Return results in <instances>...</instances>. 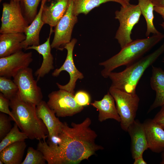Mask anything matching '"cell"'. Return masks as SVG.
Here are the masks:
<instances>
[{"mask_svg": "<svg viewBox=\"0 0 164 164\" xmlns=\"http://www.w3.org/2000/svg\"><path fill=\"white\" fill-rule=\"evenodd\" d=\"M91 119L82 122H72L69 127L63 122L59 135L61 142L58 146H49L45 141L39 140L37 149L43 154L48 164H78L88 160L104 148L95 143L96 132L90 127Z\"/></svg>", "mask_w": 164, "mask_h": 164, "instance_id": "1", "label": "cell"}, {"mask_svg": "<svg viewBox=\"0 0 164 164\" xmlns=\"http://www.w3.org/2000/svg\"><path fill=\"white\" fill-rule=\"evenodd\" d=\"M164 38V34H153L146 38L137 39L133 41L117 54L104 61L99 63L104 67L101 75L108 77L109 73L121 66H127L138 60L147 52Z\"/></svg>", "mask_w": 164, "mask_h": 164, "instance_id": "2", "label": "cell"}, {"mask_svg": "<svg viewBox=\"0 0 164 164\" xmlns=\"http://www.w3.org/2000/svg\"><path fill=\"white\" fill-rule=\"evenodd\" d=\"M164 53V42L151 53L126 66L123 71L111 72L108 75L111 81L110 87L131 94H136L138 82L146 70Z\"/></svg>", "mask_w": 164, "mask_h": 164, "instance_id": "3", "label": "cell"}, {"mask_svg": "<svg viewBox=\"0 0 164 164\" xmlns=\"http://www.w3.org/2000/svg\"><path fill=\"white\" fill-rule=\"evenodd\" d=\"M9 105L16 123L29 138L45 141L48 131L37 115L36 105L22 101L17 94L10 100Z\"/></svg>", "mask_w": 164, "mask_h": 164, "instance_id": "4", "label": "cell"}, {"mask_svg": "<svg viewBox=\"0 0 164 164\" xmlns=\"http://www.w3.org/2000/svg\"><path fill=\"white\" fill-rule=\"evenodd\" d=\"M138 5L130 3L121 6L119 10L115 12V18L119 22V26L116 33L117 40L121 49L133 41L131 37L132 31L137 24L141 15Z\"/></svg>", "mask_w": 164, "mask_h": 164, "instance_id": "5", "label": "cell"}, {"mask_svg": "<svg viewBox=\"0 0 164 164\" xmlns=\"http://www.w3.org/2000/svg\"><path fill=\"white\" fill-rule=\"evenodd\" d=\"M109 92L114 99L121 118V127L127 132L129 125L135 119L140 98L136 94L128 93L111 87Z\"/></svg>", "mask_w": 164, "mask_h": 164, "instance_id": "6", "label": "cell"}, {"mask_svg": "<svg viewBox=\"0 0 164 164\" xmlns=\"http://www.w3.org/2000/svg\"><path fill=\"white\" fill-rule=\"evenodd\" d=\"M13 79L18 88L17 94L22 101L36 106L42 100L41 89L34 78L32 68L28 67L20 70Z\"/></svg>", "mask_w": 164, "mask_h": 164, "instance_id": "7", "label": "cell"}, {"mask_svg": "<svg viewBox=\"0 0 164 164\" xmlns=\"http://www.w3.org/2000/svg\"><path fill=\"white\" fill-rule=\"evenodd\" d=\"M2 5L0 34L24 33L29 24L23 14L20 2L11 0Z\"/></svg>", "mask_w": 164, "mask_h": 164, "instance_id": "8", "label": "cell"}, {"mask_svg": "<svg viewBox=\"0 0 164 164\" xmlns=\"http://www.w3.org/2000/svg\"><path fill=\"white\" fill-rule=\"evenodd\" d=\"M74 95V94L67 91L59 89L48 94L47 103L58 117L72 116L80 113L84 109V107L76 102Z\"/></svg>", "mask_w": 164, "mask_h": 164, "instance_id": "9", "label": "cell"}, {"mask_svg": "<svg viewBox=\"0 0 164 164\" xmlns=\"http://www.w3.org/2000/svg\"><path fill=\"white\" fill-rule=\"evenodd\" d=\"M73 0H70L66 12L54 27L51 48L62 51L71 41L73 28L78 21L77 16L73 13Z\"/></svg>", "mask_w": 164, "mask_h": 164, "instance_id": "10", "label": "cell"}, {"mask_svg": "<svg viewBox=\"0 0 164 164\" xmlns=\"http://www.w3.org/2000/svg\"><path fill=\"white\" fill-rule=\"evenodd\" d=\"M77 42L75 38L72 39L70 42L64 47L67 51L65 60L62 65L59 68L55 69L52 73V76L56 77L58 76L63 71H66L70 75V80L66 84L62 85L58 83L56 84L59 89H63L74 94V89L76 82L78 80L84 78L83 74L76 67L73 59V51L75 45Z\"/></svg>", "mask_w": 164, "mask_h": 164, "instance_id": "11", "label": "cell"}, {"mask_svg": "<svg viewBox=\"0 0 164 164\" xmlns=\"http://www.w3.org/2000/svg\"><path fill=\"white\" fill-rule=\"evenodd\" d=\"M33 61L32 52L22 50L0 58V76L13 77L20 70L29 67Z\"/></svg>", "mask_w": 164, "mask_h": 164, "instance_id": "12", "label": "cell"}, {"mask_svg": "<svg viewBox=\"0 0 164 164\" xmlns=\"http://www.w3.org/2000/svg\"><path fill=\"white\" fill-rule=\"evenodd\" d=\"M131 139V152L133 159L143 156L148 149L145 132L143 123L135 119L129 125L127 130Z\"/></svg>", "mask_w": 164, "mask_h": 164, "instance_id": "13", "label": "cell"}, {"mask_svg": "<svg viewBox=\"0 0 164 164\" xmlns=\"http://www.w3.org/2000/svg\"><path fill=\"white\" fill-rule=\"evenodd\" d=\"M70 0H45L42 9V19L44 24L55 27L64 15Z\"/></svg>", "mask_w": 164, "mask_h": 164, "instance_id": "14", "label": "cell"}, {"mask_svg": "<svg viewBox=\"0 0 164 164\" xmlns=\"http://www.w3.org/2000/svg\"><path fill=\"white\" fill-rule=\"evenodd\" d=\"M143 123L148 149L156 153L164 152V129L153 119H146Z\"/></svg>", "mask_w": 164, "mask_h": 164, "instance_id": "15", "label": "cell"}, {"mask_svg": "<svg viewBox=\"0 0 164 164\" xmlns=\"http://www.w3.org/2000/svg\"><path fill=\"white\" fill-rule=\"evenodd\" d=\"M53 32V28L50 27L49 36L46 42L38 46H29L25 50H35L43 56V60L41 66L34 73L35 75L37 77V81L54 68L53 57L51 53V48L50 43L51 36Z\"/></svg>", "mask_w": 164, "mask_h": 164, "instance_id": "16", "label": "cell"}, {"mask_svg": "<svg viewBox=\"0 0 164 164\" xmlns=\"http://www.w3.org/2000/svg\"><path fill=\"white\" fill-rule=\"evenodd\" d=\"M38 118L42 120L48 131V137L58 135L61 132L63 123L56 117L55 113L43 100L36 106Z\"/></svg>", "mask_w": 164, "mask_h": 164, "instance_id": "17", "label": "cell"}, {"mask_svg": "<svg viewBox=\"0 0 164 164\" xmlns=\"http://www.w3.org/2000/svg\"><path fill=\"white\" fill-rule=\"evenodd\" d=\"M115 100L108 91L102 99L99 101L95 100L91 104L99 112L98 120L102 122L108 119H113L120 122L121 118L118 112Z\"/></svg>", "mask_w": 164, "mask_h": 164, "instance_id": "18", "label": "cell"}, {"mask_svg": "<svg viewBox=\"0 0 164 164\" xmlns=\"http://www.w3.org/2000/svg\"><path fill=\"white\" fill-rule=\"evenodd\" d=\"M26 38L23 33H10L0 35V58L9 56L22 50L21 44Z\"/></svg>", "mask_w": 164, "mask_h": 164, "instance_id": "19", "label": "cell"}, {"mask_svg": "<svg viewBox=\"0 0 164 164\" xmlns=\"http://www.w3.org/2000/svg\"><path fill=\"white\" fill-rule=\"evenodd\" d=\"M44 1L41 0L40 7L37 15L25 30L24 33L26 38L21 44L22 49L25 50L29 46L39 45V33L44 24L42 19V9Z\"/></svg>", "mask_w": 164, "mask_h": 164, "instance_id": "20", "label": "cell"}, {"mask_svg": "<svg viewBox=\"0 0 164 164\" xmlns=\"http://www.w3.org/2000/svg\"><path fill=\"white\" fill-rule=\"evenodd\" d=\"M150 84L152 89L155 92L156 96L148 112L164 104V70L162 68L152 66Z\"/></svg>", "mask_w": 164, "mask_h": 164, "instance_id": "21", "label": "cell"}, {"mask_svg": "<svg viewBox=\"0 0 164 164\" xmlns=\"http://www.w3.org/2000/svg\"><path fill=\"white\" fill-rule=\"evenodd\" d=\"M26 147L25 141L10 144L0 152V160L5 164H21Z\"/></svg>", "mask_w": 164, "mask_h": 164, "instance_id": "22", "label": "cell"}, {"mask_svg": "<svg viewBox=\"0 0 164 164\" xmlns=\"http://www.w3.org/2000/svg\"><path fill=\"white\" fill-rule=\"evenodd\" d=\"M138 5L141 14L144 16L147 25L145 36H149L151 34H159L161 33L155 28L154 24L153 12L155 5L152 0H138Z\"/></svg>", "mask_w": 164, "mask_h": 164, "instance_id": "23", "label": "cell"}, {"mask_svg": "<svg viewBox=\"0 0 164 164\" xmlns=\"http://www.w3.org/2000/svg\"><path fill=\"white\" fill-rule=\"evenodd\" d=\"M74 14L78 16L80 14L87 15L94 8L108 2H114L125 6L128 4L122 0H73Z\"/></svg>", "mask_w": 164, "mask_h": 164, "instance_id": "24", "label": "cell"}, {"mask_svg": "<svg viewBox=\"0 0 164 164\" xmlns=\"http://www.w3.org/2000/svg\"><path fill=\"white\" fill-rule=\"evenodd\" d=\"M18 125L15 123L9 132L1 141L0 152L6 146L15 142L25 140L28 138L26 135L20 132Z\"/></svg>", "mask_w": 164, "mask_h": 164, "instance_id": "25", "label": "cell"}, {"mask_svg": "<svg viewBox=\"0 0 164 164\" xmlns=\"http://www.w3.org/2000/svg\"><path fill=\"white\" fill-rule=\"evenodd\" d=\"M41 0H21L20 2L23 14L29 24L37 15V8Z\"/></svg>", "mask_w": 164, "mask_h": 164, "instance_id": "26", "label": "cell"}, {"mask_svg": "<svg viewBox=\"0 0 164 164\" xmlns=\"http://www.w3.org/2000/svg\"><path fill=\"white\" fill-rule=\"evenodd\" d=\"M0 91L5 97L10 100L17 94L18 88L13 80L5 77L0 76Z\"/></svg>", "mask_w": 164, "mask_h": 164, "instance_id": "27", "label": "cell"}, {"mask_svg": "<svg viewBox=\"0 0 164 164\" xmlns=\"http://www.w3.org/2000/svg\"><path fill=\"white\" fill-rule=\"evenodd\" d=\"M46 161L42 152L29 147L27 149L26 156L21 164H45Z\"/></svg>", "mask_w": 164, "mask_h": 164, "instance_id": "28", "label": "cell"}, {"mask_svg": "<svg viewBox=\"0 0 164 164\" xmlns=\"http://www.w3.org/2000/svg\"><path fill=\"white\" fill-rule=\"evenodd\" d=\"M10 118L5 114L0 113V140L1 141L12 129Z\"/></svg>", "mask_w": 164, "mask_h": 164, "instance_id": "29", "label": "cell"}, {"mask_svg": "<svg viewBox=\"0 0 164 164\" xmlns=\"http://www.w3.org/2000/svg\"><path fill=\"white\" fill-rule=\"evenodd\" d=\"M74 98L78 104L83 107L90 104V96L87 92L84 91L77 92L74 95Z\"/></svg>", "mask_w": 164, "mask_h": 164, "instance_id": "30", "label": "cell"}, {"mask_svg": "<svg viewBox=\"0 0 164 164\" xmlns=\"http://www.w3.org/2000/svg\"><path fill=\"white\" fill-rule=\"evenodd\" d=\"M10 100L5 97L3 94L0 93V111L9 115L11 120L16 123V121L12 111L9 108L10 106Z\"/></svg>", "mask_w": 164, "mask_h": 164, "instance_id": "31", "label": "cell"}, {"mask_svg": "<svg viewBox=\"0 0 164 164\" xmlns=\"http://www.w3.org/2000/svg\"><path fill=\"white\" fill-rule=\"evenodd\" d=\"M153 119V120L164 129V104Z\"/></svg>", "mask_w": 164, "mask_h": 164, "instance_id": "32", "label": "cell"}, {"mask_svg": "<svg viewBox=\"0 0 164 164\" xmlns=\"http://www.w3.org/2000/svg\"><path fill=\"white\" fill-rule=\"evenodd\" d=\"M154 11L160 15L164 20V7L155 6Z\"/></svg>", "mask_w": 164, "mask_h": 164, "instance_id": "33", "label": "cell"}, {"mask_svg": "<svg viewBox=\"0 0 164 164\" xmlns=\"http://www.w3.org/2000/svg\"><path fill=\"white\" fill-rule=\"evenodd\" d=\"M134 164H147V162L143 159V156H140L134 159Z\"/></svg>", "mask_w": 164, "mask_h": 164, "instance_id": "34", "label": "cell"}, {"mask_svg": "<svg viewBox=\"0 0 164 164\" xmlns=\"http://www.w3.org/2000/svg\"><path fill=\"white\" fill-rule=\"evenodd\" d=\"M155 6L164 7V0H152Z\"/></svg>", "mask_w": 164, "mask_h": 164, "instance_id": "35", "label": "cell"}, {"mask_svg": "<svg viewBox=\"0 0 164 164\" xmlns=\"http://www.w3.org/2000/svg\"><path fill=\"white\" fill-rule=\"evenodd\" d=\"M160 163L161 164H164V152H162V160Z\"/></svg>", "mask_w": 164, "mask_h": 164, "instance_id": "36", "label": "cell"}, {"mask_svg": "<svg viewBox=\"0 0 164 164\" xmlns=\"http://www.w3.org/2000/svg\"><path fill=\"white\" fill-rule=\"evenodd\" d=\"M160 25L164 30V22L161 23Z\"/></svg>", "mask_w": 164, "mask_h": 164, "instance_id": "37", "label": "cell"}, {"mask_svg": "<svg viewBox=\"0 0 164 164\" xmlns=\"http://www.w3.org/2000/svg\"><path fill=\"white\" fill-rule=\"evenodd\" d=\"M122 0L125 2L127 4H129L130 3V0Z\"/></svg>", "mask_w": 164, "mask_h": 164, "instance_id": "38", "label": "cell"}, {"mask_svg": "<svg viewBox=\"0 0 164 164\" xmlns=\"http://www.w3.org/2000/svg\"><path fill=\"white\" fill-rule=\"evenodd\" d=\"M4 163L1 160H0V164H3Z\"/></svg>", "mask_w": 164, "mask_h": 164, "instance_id": "39", "label": "cell"}, {"mask_svg": "<svg viewBox=\"0 0 164 164\" xmlns=\"http://www.w3.org/2000/svg\"><path fill=\"white\" fill-rule=\"evenodd\" d=\"M15 1H17V2H20L21 0H13Z\"/></svg>", "mask_w": 164, "mask_h": 164, "instance_id": "40", "label": "cell"}, {"mask_svg": "<svg viewBox=\"0 0 164 164\" xmlns=\"http://www.w3.org/2000/svg\"><path fill=\"white\" fill-rule=\"evenodd\" d=\"M162 62H164V57H163V59H162Z\"/></svg>", "mask_w": 164, "mask_h": 164, "instance_id": "41", "label": "cell"}, {"mask_svg": "<svg viewBox=\"0 0 164 164\" xmlns=\"http://www.w3.org/2000/svg\"><path fill=\"white\" fill-rule=\"evenodd\" d=\"M2 0H0V2H1L2 1Z\"/></svg>", "mask_w": 164, "mask_h": 164, "instance_id": "42", "label": "cell"}]
</instances>
